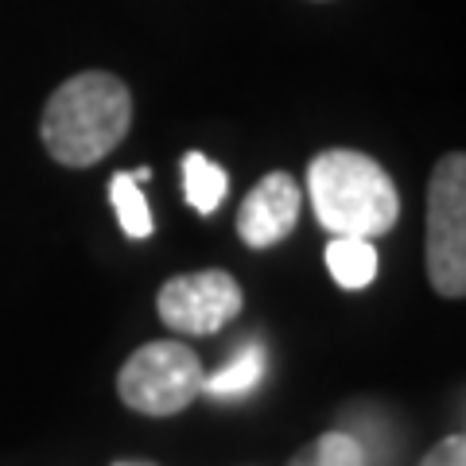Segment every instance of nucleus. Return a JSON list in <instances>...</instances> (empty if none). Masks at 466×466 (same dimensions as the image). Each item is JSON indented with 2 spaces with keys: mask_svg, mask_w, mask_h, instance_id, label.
<instances>
[{
  "mask_svg": "<svg viewBox=\"0 0 466 466\" xmlns=\"http://www.w3.org/2000/svg\"><path fill=\"white\" fill-rule=\"evenodd\" d=\"M133 125V94L106 70H82L51 94L43 109V144L63 167H90L125 140Z\"/></svg>",
  "mask_w": 466,
  "mask_h": 466,
  "instance_id": "nucleus-1",
  "label": "nucleus"
},
{
  "mask_svg": "<svg viewBox=\"0 0 466 466\" xmlns=\"http://www.w3.org/2000/svg\"><path fill=\"white\" fill-rule=\"evenodd\" d=\"M308 191L315 218L330 238H381L397 226L400 198L389 171L366 152L330 148L308 167Z\"/></svg>",
  "mask_w": 466,
  "mask_h": 466,
  "instance_id": "nucleus-2",
  "label": "nucleus"
},
{
  "mask_svg": "<svg viewBox=\"0 0 466 466\" xmlns=\"http://www.w3.org/2000/svg\"><path fill=\"white\" fill-rule=\"evenodd\" d=\"M428 280L447 299L466 291V159L443 156L428 187Z\"/></svg>",
  "mask_w": 466,
  "mask_h": 466,
  "instance_id": "nucleus-3",
  "label": "nucleus"
},
{
  "mask_svg": "<svg viewBox=\"0 0 466 466\" xmlns=\"http://www.w3.org/2000/svg\"><path fill=\"white\" fill-rule=\"evenodd\" d=\"M202 361L183 342H148L116 373L121 400L144 416H175L202 392Z\"/></svg>",
  "mask_w": 466,
  "mask_h": 466,
  "instance_id": "nucleus-4",
  "label": "nucleus"
},
{
  "mask_svg": "<svg viewBox=\"0 0 466 466\" xmlns=\"http://www.w3.org/2000/svg\"><path fill=\"white\" fill-rule=\"evenodd\" d=\"M156 308L175 334H218L241 311V284L222 268L187 272L159 288Z\"/></svg>",
  "mask_w": 466,
  "mask_h": 466,
  "instance_id": "nucleus-5",
  "label": "nucleus"
},
{
  "mask_svg": "<svg viewBox=\"0 0 466 466\" xmlns=\"http://www.w3.org/2000/svg\"><path fill=\"white\" fill-rule=\"evenodd\" d=\"M299 222V187L288 171L265 175L238 210V233L249 249H268L284 241Z\"/></svg>",
  "mask_w": 466,
  "mask_h": 466,
  "instance_id": "nucleus-6",
  "label": "nucleus"
},
{
  "mask_svg": "<svg viewBox=\"0 0 466 466\" xmlns=\"http://www.w3.org/2000/svg\"><path fill=\"white\" fill-rule=\"evenodd\" d=\"M327 268L334 284L346 291H361L377 280V249L366 238H330L327 245Z\"/></svg>",
  "mask_w": 466,
  "mask_h": 466,
  "instance_id": "nucleus-7",
  "label": "nucleus"
},
{
  "mask_svg": "<svg viewBox=\"0 0 466 466\" xmlns=\"http://www.w3.org/2000/svg\"><path fill=\"white\" fill-rule=\"evenodd\" d=\"M226 187H229V175L210 156H202V152L183 156V195L191 202V210L214 214L226 202Z\"/></svg>",
  "mask_w": 466,
  "mask_h": 466,
  "instance_id": "nucleus-8",
  "label": "nucleus"
},
{
  "mask_svg": "<svg viewBox=\"0 0 466 466\" xmlns=\"http://www.w3.org/2000/svg\"><path fill=\"white\" fill-rule=\"evenodd\" d=\"M260 377H265V346L249 342L238 358L226 361L214 377H207L202 389H207L210 397H245V392H253L260 385Z\"/></svg>",
  "mask_w": 466,
  "mask_h": 466,
  "instance_id": "nucleus-9",
  "label": "nucleus"
},
{
  "mask_svg": "<svg viewBox=\"0 0 466 466\" xmlns=\"http://www.w3.org/2000/svg\"><path fill=\"white\" fill-rule=\"evenodd\" d=\"M109 202H113V210H116V222H121V229L128 233V238H152V210H148V198H144L140 191V183H137V175L133 171H116L113 179H109Z\"/></svg>",
  "mask_w": 466,
  "mask_h": 466,
  "instance_id": "nucleus-10",
  "label": "nucleus"
},
{
  "mask_svg": "<svg viewBox=\"0 0 466 466\" xmlns=\"http://www.w3.org/2000/svg\"><path fill=\"white\" fill-rule=\"evenodd\" d=\"M288 466H366V451L354 435L346 431H327L311 440Z\"/></svg>",
  "mask_w": 466,
  "mask_h": 466,
  "instance_id": "nucleus-11",
  "label": "nucleus"
},
{
  "mask_svg": "<svg viewBox=\"0 0 466 466\" xmlns=\"http://www.w3.org/2000/svg\"><path fill=\"white\" fill-rule=\"evenodd\" d=\"M420 466H466V440L462 435H447V440H440L428 451Z\"/></svg>",
  "mask_w": 466,
  "mask_h": 466,
  "instance_id": "nucleus-12",
  "label": "nucleus"
},
{
  "mask_svg": "<svg viewBox=\"0 0 466 466\" xmlns=\"http://www.w3.org/2000/svg\"><path fill=\"white\" fill-rule=\"evenodd\" d=\"M116 466H152V462H116Z\"/></svg>",
  "mask_w": 466,
  "mask_h": 466,
  "instance_id": "nucleus-13",
  "label": "nucleus"
}]
</instances>
